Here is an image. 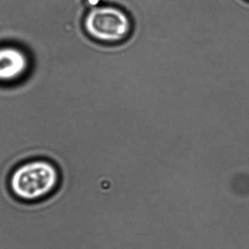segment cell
Here are the masks:
<instances>
[{
  "instance_id": "obj_1",
  "label": "cell",
  "mask_w": 249,
  "mask_h": 249,
  "mask_svg": "<svg viewBox=\"0 0 249 249\" xmlns=\"http://www.w3.org/2000/svg\"><path fill=\"white\" fill-rule=\"evenodd\" d=\"M59 182V173L54 164L46 160H32L14 170L10 178V188L18 199L32 202L52 195Z\"/></svg>"
},
{
  "instance_id": "obj_2",
  "label": "cell",
  "mask_w": 249,
  "mask_h": 249,
  "mask_svg": "<svg viewBox=\"0 0 249 249\" xmlns=\"http://www.w3.org/2000/svg\"><path fill=\"white\" fill-rule=\"evenodd\" d=\"M84 27L94 40L107 44L126 40L132 33V21L121 8L103 6L91 10L86 17Z\"/></svg>"
},
{
  "instance_id": "obj_3",
  "label": "cell",
  "mask_w": 249,
  "mask_h": 249,
  "mask_svg": "<svg viewBox=\"0 0 249 249\" xmlns=\"http://www.w3.org/2000/svg\"><path fill=\"white\" fill-rule=\"evenodd\" d=\"M28 68L25 53L14 47L0 48V81L17 79Z\"/></svg>"
},
{
  "instance_id": "obj_4",
  "label": "cell",
  "mask_w": 249,
  "mask_h": 249,
  "mask_svg": "<svg viewBox=\"0 0 249 249\" xmlns=\"http://www.w3.org/2000/svg\"><path fill=\"white\" fill-rule=\"evenodd\" d=\"M100 2V0H89V3L91 5V6H95L99 2Z\"/></svg>"
},
{
  "instance_id": "obj_5",
  "label": "cell",
  "mask_w": 249,
  "mask_h": 249,
  "mask_svg": "<svg viewBox=\"0 0 249 249\" xmlns=\"http://www.w3.org/2000/svg\"><path fill=\"white\" fill-rule=\"evenodd\" d=\"M246 1H248V2H249V0H246Z\"/></svg>"
}]
</instances>
